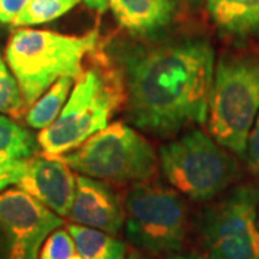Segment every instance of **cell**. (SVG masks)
I'll return each instance as SVG.
<instances>
[{
  "instance_id": "obj_8",
  "label": "cell",
  "mask_w": 259,
  "mask_h": 259,
  "mask_svg": "<svg viewBox=\"0 0 259 259\" xmlns=\"http://www.w3.org/2000/svg\"><path fill=\"white\" fill-rule=\"evenodd\" d=\"M258 196L255 186H236L204 210L199 239L207 259H259Z\"/></svg>"
},
{
  "instance_id": "obj_16",
  "label": "cell",
  "mask_w": 259,
  "mask_h": 259,
  "mask_svg": "<svg viewBox=\"0 0 259 259\" xmlns=\"http://www.w3.org/2000/svg\"><path fill=\"white\" fill-rule=\"evenodd\" d=\"M36 151L35 137L16 121L0 114V163L26 160Z\"/></svg>"
},
{
  "instance_id": "obj_11",
  "label": "cell",
  "mask_w": 259,
  "mask_h": 259,
  "mask_svg": "<svg viewBox=\"0 0 259 259\" xmlns=\"http://www.w3.org/2000/svg\"><path fill=\"white\" fill-rule=\"evenodd\" d=\"M71 221L76 225L117 235L124 226V203L105 182L88 176H76Z\"/></svg>"
},
{
  "instance_id": "obj_18",
  "label": "cell",
  "mask_w": 259,
  "mask_h": 259,
  "mask_svg": "<svg viewBox=\"0 0 259 259\" xmlns=\"http://www.w3.org/2000/svg\"><path fill=\"white\" fill-rule=\"evenodd\" d=\"M25 107L26 102L18 79L6 62V58H3L0 52V114L20 118L25 112Z\"/></svg>"
},
{
  "instance_id": "obj_22",
  "label": "cell",
  "mask_w": 259,
  "mask_h": 259,
  "mask_svg": "<svg viewBox=\"0 0 259 259\" xmlns=\"http://www.w3.org/2000/svg\"><path fill=\"white\" fill-rule=\"evenodd\" d=\"M29 0H0V25H12Z\"/></svg>"
},
{
  "instance_id": "obj_13",
  "label": "cell",
  "mask_w": 259,
  "mask_h": 259,
  "mask_svg": "<svg viewBox=\"0 0 259 259\" xmlns=\"http://www.w3.org/2000/svg\"><path fill=\"white\" fill-rule=\"evenodd\" d=\"M207 10L226 33L245 36L259 32V0H207Z\"/></svg>"
},
{
  "instance_id": "obj_19",
  "label": "cell",
  "mask_w": 259,
  "mask_h": 259,
  "mask_svg": "<svg viewBox=\"0 0 259 259\" xmlns=\"http://www.w3.org/2000/svg\"><path fill=\"white\" fill-rule=\"evenodd\" d=\"M76 255L78 250L68 229H55L44 242L37 259H74Z\"/></svg>"
},
{
  "instance_id": "obj_7",
  "label": "cell",
  "mask_w": 259,
  "mask_h": 259,
  "mask_svg": "<svg viewBox=\"0 0 259 259\" xmlns=\"http://www.w3.org/2000/svg\"><path fill=\"white\" fill-rule=\"evenodd\" d=\"M124 212L125 235L141 250L161 255L183 248L189 213L177 192L156 183H137L127 193Z\"/></svg>"
},
{
  "instance_id": "obj_12",
  "label": "cell",
  "mask_w": 259,
  "mask_h": 259,
  "mask_svg": "<svg viewBox=\"0 0 259 259\" xmlns=\"http://www.w3.org/2000/svg\"><path fill=\"white\" fill-rule=\"evenodd\" d=\"M114 16L134 35H148L170 23L176 12V0H110Z\"/></svg>"
},
{
  "instance_id": "obj_1",
  "label": "cell",
  "mask_w": 259,
  "mask_h": 259,
  "mask_svg": "<svg viewBox=\"0 0 259 259\" xmlns=\"http://www.w3.org/2000/svg\"><path fill=\"white\" fill-rule=\"evenodd\" d=\"M124 87L130 121L168 137L209 115L214 51L200 37L110 49Z\"/></svg>"
},
{
  "instance_id": "obj_26",
  "label": "cell",
  "mask_w": 259,
  "mask_h": 259,
  "mask_svg": "<svg viewBox=\"0 0 259 259\" xmlns=\"http://www.w3.org/2000/svg\"><path fill=\"white\" fill-rule=\"evenodd\" d=\"M258 225H259V196H258Z\"/></svg>"
},
{
  "instance_id": "obj_4",
  "label": "cell",
  "mask_w": 259,
  "mask_h": 259,
  "mask_svg": "<svg viewBox=\"0 0 259 259\" xmlns=\"http://www.w3.org/2000/svg\"><path fill=\"white\" fill-rule=\"evenodd\" d=\"M259 112V56L228 54L213 76L209 130L222 147L246 154L248 137Z\"/></svg>"
},
{
  "instance_id": "obj_20",
  "label": "cell",
  "mask_w": 259,
  "mask_h": 259,
  "mask_svg": "<svg viewBox=\"0 0 259 259\" xmlns=\"http://www.w3.org/2000/svg\"><path fill=\"white\" fill-rule=\"evenodd\" d=\"M28 160H13L0 163V192L6 190L9 186L18 185V182L26 171Z\"/></svg>"
},
{
  "instance_id": "obj_21",
  "label": "cell",
  "mask_w": 259,
  "mask_h": 259,
  "mask_svg": "<svg viewBox=\"0 0 259 259\" xmlns=\"http://www.w3.org/2000/svg\"><path fill=\"white\" fill-rule=\"evenodd\" d=\"M245 156L248 158L250 170L259 176V112L248 137V147Z\"/></svg>"
},
{
  "instance_id": "obj_25",
  "label": "cell",
  "mask_w": 259,
  "mask_h": 259,
  "mask_svg": "<svg viewBox=\"0 0 259 259\" xmlns=\"http://www.w3.org/2000/svg\"><path fill=\"white\" fill-rule=\"evenodd\" d=\"M168 259H202L199 256H194V255H173Z\"/></svg>"
},
{
  "instance_id": "obj_6",
  "label": "cell",
  "mask_w": 259,
  "mask_h": 259,
  "mask_svg": "<svg viewBox=\"0 0 259 259\" xmlns=\"http://www.w3.org/2000/svg\"><path fill=\"white\" fill-rule=\"evenodd\" d=\"M160 167L168 183L194 202L216 197L239 176L233 157L200 130L160 148Z\"/></svg>"
},
{
  "instance_id": "obj_14",
  "label": "cell",
  "mask_w": 259,
  "mask_h": 259,
  "mask_svg": "<svg viewBox=\"0 0 259 259\" xmlns=\"http://www.w3.org/2000/svg\"><path fill=\"white\" fill-rule=\"evenodd\" d=\"M68 232L82 259H125L127 246L114 235L82 225H69Z\"/></svg>"
},
{
  "instance_id": "obj_10",
  "label": "cell",
  "mask_w": 259,
  "mask_h": 259,
  "mask_svg": "<svg viewBox=\"0 0 259 259\" xmlns=\"http://www.w3.org/2000/svg\"><path fill=\"white\" fill-rule=\"evenodd\" d=\"M58 216H69L74 203L76 176L55 157L29 158L25 175L16 185Z\"/></svg>"
},
{
  "instance_id": "obj_23",
  "label": "cell",
  "mask_w": 259,
  "mask_h": 259,
  "mask_svg": "<svg viewBox=\"0 0 259 259\" xmlns=\"http://www.w3.org/2000/svg\"><path fill=\"white\" fill-rule=\"evenodd\" d=\"M87 3V6H90L91 9L98 10V12H104L108 8L110 0H83Z\"/></svg>"
},
{
  "instance_id": "obj_15",
  "label": "cell",
  "mask_w": 259,
  "mask_h": 259,
  "mask_svg": "<svg viewBox=\"0 0 259 259\" xmlns=\"http://www.w3.org/2000/svg\"><path fill=\"white\" fill-rule=\"evenodd\" d=\"M74 78L64 76L51 85L26 112V122L35 130L48 128L58 118L72 91Z\"/></svg>"
},
{
  "instance_id": "obj_24",
  "label": "cell",
  "mask_w": 259,
  "mask_h": 259,
  "mask_svg": "<svg viewBox=\"0 0 259 259\" xmlns=\"http://www.w3.org/2000/svg\"><path fill=\"white\" fill-rule=\"evenodd\" d=\"M125 259H151L148 255H146L144 252H140V250H133L131 253H130L128 256Z\"/></svg>"
},
{
  "instance_id": "obj_9",
  "label": "cell",
  "mask_w": 259,
  "mask_h": 259,
  "mask_svg": "<svg viewBox=\"0 0 259 259\" xmlns=\"http://www.w3.org/2000/svg\"><path fill=\"white\" fill-rule=\"evenodd\" d=\"M64 219L20 189L0 192V259H37Z\"/></svg>"
},
{
  "instance_id": "obj_3",
  "label": "cell",
  "mask_w": 259,
  "mask_h": 259,
  "mask_svg": "<svg viewBox=\"0 0 259 259\" xmlns=\"http://www.w3.org/2000/svg\"><path fill=\"white\" fill-rule=\"evenodd\" d=\"M125 100L117 69L107 64L88 68L76 78L61 114L37 136L45 156L69 153L105 128L110 118Z\"/></svg>"
},
{
  "instance_id": "obj_2",
  "label": "cell",
  "mask_w": 259,
  "mask_h": 259,
  "mask_svg": "<svg viewBox=\"0 0 259 259\" xmlns=\"http://www.w3.org/2000/svg\"><path fill=\"white\" fill-rule=\"evenodd\" d=\"M100 44L98 30L81 36L52 30L20 28L6 45V62L18 79L26 107H30L51 85L82 74V62Z\"/></svg>"
},
{
  "instance_id": "obj_17",
  "label": "cell",
  "mask_w": 259,
  "mask_h": 259,
  "mask_svg": "<svg viewBox=\"0 0 259 259\" xmlns=\"http://www.w3.org/2000/svg\"><path fill=\"white\" fill-rule=\"evenodd\" d=\"M79 0H29L23 10L12 22V26H35L64 16Z\"/></svg>"
},
{
  "instance_id": "obj_5",
  "label": "cell",
  "mask_w": 259,
  "mask_h": 259,
  "mask_svg": "<svg viewBox=\"0 0 259 259\" xmlns=\"http://www.w3.org/2000/svg\"><path fill=\"white\" fill-rule=\"evenodd\" d=\"M54 157L79 175L110 183L147 182L157 167L151 144L121 121L108 124L72 151Z\"/></svg>"
}]
</instances>
